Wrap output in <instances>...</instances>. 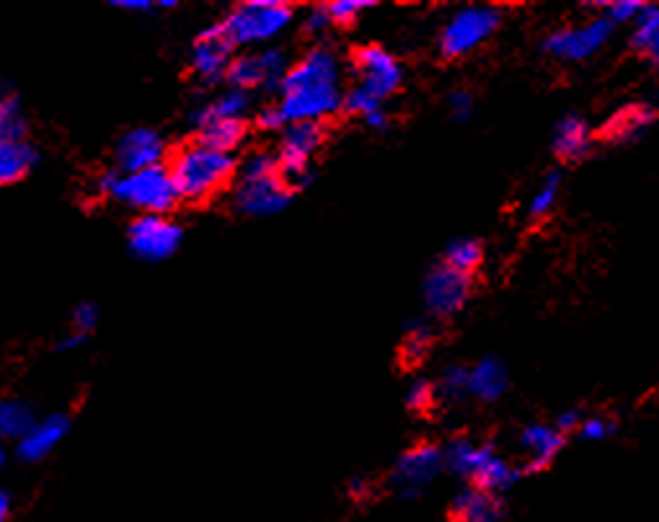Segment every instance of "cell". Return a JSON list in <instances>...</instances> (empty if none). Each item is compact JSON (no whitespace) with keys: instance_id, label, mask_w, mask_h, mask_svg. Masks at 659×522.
Masks as SVG:
<instances>
[{"instance_id":"obj_36","label":"cell","mask_w":659,"mask_h":522,"mask_svg":"<svg viewBox=\"0 0 659 522\" xmlns=\"http://www.w3.org/2000/svg\"><path fill=\"white\" fill-rule=\"evenodd\" d=\"M404 398H406V406H409L411 411H417V414H422V411H429L437 401L435 383H429V380H424V378L411 380L409 388H406Z\"/></svg>"},{"instance_id":"obj_39","label":"cell","mask_w":659,"mask_h":522,"mask_svg":"<svg viewBox=\"0 0 659 522\" xmlns=\"http://www.w3.org/2000/svg\"><path fill=\"white\" fill-rule=\"evenodd\" d=\"M603 8L608 11L605 19L610 24H628V21H636L644 3H639V0H613V3H603Z\"/></svg>"},{"instance_id":"obj_28","label":"cell","mask_w":659,"mask_h":522,"mask_svg":"<svg viewBox=\"0 0 659 522\" xmlns=\"http://www.w3.org/2000/svg\"><path fill=\"white\" fill-rule=\"evenodd\" d=\"M654 119H657V112L652 106H628V109H623L621 114L610 119L608 132L610 137L623 140V143H634V140L647 135Z\"/></svg>"},{"instance_id":"obj_31","label":"cell","mask_w":659,"mask_h":522,"mask_svg":"<svg viewBox=\"0 0 659 522\" xmlns=\"http://www.w3.org/2000/svg\"><path fill=\"white\" fill-rule=\"evenodd\" d=\"M559 192H561V174L559 171H551L541 179V184L535 187V192L530 194L528 202V215L535 220L546 218L548 212L554 210L556 202H559Z\"/></svg>"},{"instance_id":"obj_38","label":"cell","mask_w":659,"mask_h":522,"mask_svg":"<svg viewBox=\"0 0 659 522\" xmlns=\"http://www.w3.org/2000/svg\"><path fill=\"white\" fill-rule=\"evenodd\" d=\"M96 326H99V305L91 303V300H81V303L70 311V331H78V334L88 336Z\"/></svg>"},{"instance_id":"obj_18","label":"cell","mask_w":659,"mask_h":522,"mask_svg":"<svg viewBox=\"0 0 659 522\" xmlns=\"http://www.w3.org/2000/svg\"><path fill=\"white\" fill-rule=\"evenodd\" d=\"M520 448H523L525 460H528V468L533 471H541L546 468L556 455L564 448V435L554 424H528V427L520 432Z\"/></svg>"},{"instance_id":"obj_1","label":"cell","mask_w":659,"mask_h":522,"mask_svg":"<svg viewBox=\"0 0 659 522\" xmlns=\"http://www.w3.org/2000/svg\"><path fill=\"white\" fill-rule=\"evenodd\" d=\"M277 91L280 101L274 106L285 119V125H298V122L324 125V119L334 117L344 104L339 57L326 47H313L303 60L287 68Z\"/></svg>"},{"instance_id":"obj_12","label":"cell","mask_w":659,"mask_h":522,"mask_svg":"<svg viewBox=\"0 0 659 522\" xmlns=\"http://www.w3.org/2000/svg\"><path fill=\"white\" fill-rule=\"evenodd\" d=\"M422 298L432 316H455L463 311V305L471 298V277L440 264V267L429 269V274L424 277Z\"/></svg>"},{"instance_id":"obj_19","label":"cell","mask_w":659,"mask_h":522,"mask_svg":"<svg viewBox=\"0 0 659 522\" xmlns=\"http://www.w3.org/2000/svg\"><path fill=\"white\" fill-rule=\"evenodd\" d=\"M453 520L455 522H499L502 520V502L492 491L479 489V486H468L458 497L453 499Z\"/></svg>"},{"instance_id":"obj_17","label":"cell","mask_w":659,"mask_h":522,"mask_svg":"<svg viewBox=\"0 0 659 522\" xmlns=\"http://www.w3.org/2000/svg\"><path fill=\"white\" fill-rule=\"evenodd\" d=\"M42 163V150L32 137L0 135V189L16 187L37 171Z\"/></svg>"},{"instance_id":"obj_3","label":"cell","mask_w":659,"mask_h":522,"mask_svg":"<svg viewBox=\"0 0 659 522\" xmlns=\"http://www.w3.org/2000/svg\"><path fill=\"white\" fill-rule=\"evenodd\" d=\"M96 187L101 197L112 199L137 215H168L181 202L166 163L135 174H119L112 168L99 176Z\"/></svg>"},{"instance_id":"obj_30","label":"cell","mask_w":659,"mask_h":522,"mask_svg":"<svg viewBox=\"0 0 659 522\" xmlns=\"http://www.w3.org/2000/svg\"><path fill=\"white\" fill-rule=\"evenodd\" d=\"M481 261H484V246L476 238H458L445 251V267L466 274V277H471L481 267Z\"/></svg>"},{"instance_id":"obj_40","label":"cell","mask_w":659,"mask_h":522,"mask_svg":"<svg viewBox=\"0 0 659 522\" xmlns=\"http://www.w3.org/2000/svg\"><path fill=\"white\" fill-rule=\"evenodd\" d=\"M616 432V422H610L605 417H590L577 427V435L587 442H600Z\"/></svg>"},{"instance_id":"obj_29","label":"cell","mask_w":659,"mask_h":522,"mask_svg":"<svg viewBox=\"0 0 659 522\" xmlns=\"http://www.w3.org/2000/svg\"><path fill=\"white\" fill-rule=\"evenodd\" d=\"M631 44L641 57H647L649 63L659 60V11L652 3H644L641 13L636 16Z\"/></svg>"},{"instance_id":"obj_5","label":"cell","mask_w":659,"mask_h":522,"mask_svg":"<svg viewBox=\"0 0 659 522\" xmlns=\"http://www.w3.org/2000/svg\"><path fill=\"white\" fill-rule=\"evenodd\" d=\"M324 140V125H316V122H298V125H287L285 130H282L277 161H280V174L287 187L303 189L311 184V161L316 158L318 150H321Z\"/></svg>"},{"instance_id":"obj_45","label":"cell","mask_w":659,"mask_h":522,"mask_svg":"<svg viewBox=\"0 0 659 522\" xmlns=\"http://www.w3.org/2000/svg\"><path fill=\"white\" fill-rule=\"evenodd\" d=\"M582 424V411L579 409H569V411H561V417L556 419L554 427L559 429L561 435H569V432H577V427Z\"/></svg>"},{"instance_id":"obj_44","label":"cell","mask_w":659,"mask_h":522,"mask_svg":"<svg viewBox=\"0 0 659 522\" xmlns=\"http://www.w3.org/2000/svg\"><path fill=\"white\" fill-rule=\"evenodd\" d=\"M112 8L125 13H153L158 11V0H114Z\"/></svg>"},{"instance_id":"obj_4","label":"cell","mask_w":659,"mask_h":522,"mask_svg":"<svg viewBox=\"0 0 659 522\" xmlns=\"http://www.w3.org/2000/svg\"><path fill=\"white\" fill-rule=\"evenodd\" d=\"M295 11L282 0H246L220 21L233 47H256L280 37L293 24Z\"/></svg>"},{"instance_id":"obj_43","label":"cell","mask_w":659,"mask_h":522,"mask_svg":"<svg viewBox=\"0 0 659 522\" xmlns=\"http://www.w3.org/2000/svg\"><path fill=\"white\" fill-rule=\"evenodd\" d=\"M256 125L262 127V130L267 132H274V130H285V119H282V114L277 112V106H264L262 112H259V117H256Z\"/></svg>"},{"instance_id":"obj_21","label":"cell","mask_w":659,"mask_h":522,"mask_svg":"<svg viewBox=\"0 0 659 522\" xmlns=\"http://www.w3.org/2000/svg\"><path fill=\"white\" fill-rule=\"evenodd\" d=\"M592 148V132L579 114H566L554 127V153L564 161H579Z\"/></svg>"},{"instance_id":"obj_2","label":"cell","mask_w":659,"mask_h":522,"mask_svg":"<svg viewBox=\"0 0 659 522\" xmlns=\"http://www.w3.org/2000/svg\"><path fill=\"white\" fill-rule=\"evenodd\" d=\"M166 166L168 171H171V179H174L179 199L192 202V205L207 202V199L223 192V189L231 184L233 174H236V161H233V156L210 150L207 145L197 143V140L174 150V153L168 156Z\"/></svg>"},{"instance_id":"obj_6","label":"cell","mask_w":659,"mask_h":522,"mask_svg":"<svg viewBox=\"0 0 659 522\" xmlns=\"http://www.w3.org/2000/svg\"><path fill=\"white\" fill-rule=\"evenodd\" d=\"M502 24V11L492 6H466L461 11H455L448 19V24L442 26L440 34V52L448 60H458V57L471 55L473 50H479L486 39L492 37Z\"/></svg>"},{"instance_id":"obj_46","label":"cell","mask_w":659,"mask_h":522,"mask_svg":"<svg viewBox=\"0 0 659 522\" xmlns=\"http://www.w3.org/2000/svg\"><path fill=\"white\" fill-rule=\"evenodd\" d=\"M86 339H88V336L78 334V331H68V334H63L60 339H57L55 349H57V352H75V349L86 344Z\"/></svg>"},{"instance_id":"obj_47","label":"cell","mask_w":659,"mask_h":522,"mask_svg":"<svg viewBox=\"0 0 659 522\" xmlns=\"http://www.w3.org/2000/svg\"><path fill=\"white\" fill-rule=\"evenodd\" d=\"M13 515V494L0 486V522H8Z\"/></svg>"},{"instance_id":"obj_7","label":"cell","mask_w":659,"mask_h":522,"mask_svg":"<svg viewBox=\"0 0 659 522\" xmlns=\"http://www.w3.org/2000/svg\"><path fill=\"white\" fill-rule=\"evenodd\" d=\"M184 230L168 215H137L127 225V249L145 264H161L181 249Z\"/></svg>"},{"instance_id":"obj_32","label":"cell","mask_w":659,"mask_h":522,"mask_svg":"<svg viewBox=\"0 0 659 522\" xmlns=\"http://www.w3.org/2000/svg\"><path fill=\"white\" fill-rule=\"evenodd\" d=\"M435 393H437V398H442V401H450V404H455V401H463V398L468 396V367H461V365L445 367L440 375V380H437Z\"/></svg>"},{"instance_id":"obj_11","label":"cell","mask_w":659,"mask_h":522,"mask_svg":"<svg viewBox=\"0 0 659 522\" xmlns=\"http://www.w3.org/2000/svg\"><path fill=\"white\" fill-rule=\"evenodd\" d=\"M610 34H613V24L600 16L582 26H566L554 32L546 39V52L564 63H579L595 55L597 50H603Z\"/></svg>"},{"instance_id":"obj_14","label":"cell","mask_w":659,"mask_h":522,"mask_svg":"<svg viewBox=\"0 0 659 522\" xmlns=\"http://www.w3.org/2000/svg\"><path fill=\"white\" fill-rule=\"evenodd\" d=\"M442 466H445L442 450L432 442H422V445L406 450L398 458L396 471H393V484L398 486L404 497H417L424 486H429L440 476Z\"/></svg>"},{"instance_id":"obj_25","label":"cell","mask_w":659,"mask_h":522,"mask_svg":"<svg viewBox=\"0 0 659 522\" xmlns=\"http://www.w3.org/2000/svg\"><path fill=\"white\" fill-rule=\"evenodd\" d=\"M0 135L32 137L29 135V114L21 94L11 83H0Z\"/></svg>"},{"instance_id":"obj_33","label":"cell","mask_w":659,"mask_h":522,"mask_svg":"<svg viewBox=\"0 0 659 522\" xmlns=\"http://www.w3.org/2000/svg\"><path fill=\"white\" fill-rule=\"evenodd\" d=\"M429 347H432V331H429V326H411L404 344H401V357H404L406 365H419L429 355Z\"/></svg>"},{"instance_id":"obj_48","label":"cell","mask_w":659,"mask_h":522,"mask_svg":"<svg viewBox=\"0 0 659 522\" xmlns=\"http://www.w3.org/2000/svg\"><path fill=\"white\" fill-rule=\"evenodd\" d=\"M8 460V450H6V442L0 440V466Z\"/></svg>"},{"instance_id":"obj_41","label":"cell","mask_w":659,"mask_h":522,"mask_svg":"<svg viewBox=\"0 0 659 522\" xmlns=\"http://www.w3.org/2000/svg\"><path fill=\"white\" fill-rule=\"evenodd\" d=\"M450 114H453L455 122H468L473 117V109H476V101L468 91H453L448 99Z\"/></svg>"},{"instance_id":"obj_9","label":"cell","mask_w":659,"mask_h":522,"mask_svg":"<svg viewBox=\"0 0 659 522\" xmlns=\"http://www.w3.org/2000/svg\"><path fill=\"white\" fill-rule=\"evenodd\" d=\"M355 73L360 78L357 86L365 88L367 94L375 99L386 101L393 96L404 83V68L396 57L388 50L378 47V44H367L355 52Z\"/></svg>"},{"instance_id":"obj_22","label":"cell","mask_w":659,"mask_h":522,"mask_svg":"<svg viewBox=\"0 0 659 522\" xmlns=\"http://www.w3.org/2000/svg\"><path fill=\"white\" fill-rule=\"evenodd\" d=\"M249 112V94L236 91V88H228L225 94L215 96L212 101H202L189 112V122L194 125V130L205 127L212 119H243Z\"/></svg>"},{"instance_id":"obj_15","label":"cell","mask_w":659,"mask_h":522,"mask_svg":"<svg viewBox=\"0 0 659 522\" xmlns=\"http://www.w3.org/2000/svg\"><path fill=\"white\" fill-rule=\"evenodd\" d=\"M70 432V417L65 411H50L44 417L34 419V424L24 432L21 440L13 442V453L24 463H42L50 458Z\"/></svg>"},{"instance_id":"obj_24","label":"cell","mask_w":659,"mask_h":522,"mask_svg":"<svg viewBox=\"0 0 659 522\" xmlns=\"http://www.w3.org/2000/svg\"><path fill=\"white\" fill-rule=\"evenodd\" d=\"M246 140V122L243 119H212L197 130V143L218 150L225 156H233V150L241 148Z\"/></svg>"},{"instance_id":"obj_8","label":"cell","mask_w":659,"mask_h":522,"mask_svg":"<svg viewBox=\"0 0 659 522\" xmlns=\"http://www.w3.org/2000/svg\"><path fill=\"white\" fill-rule=\"evenodd\" d=\"M168 158L166 137L156 127H132L114 143V171L135 174L145 168L163 166Z\"/></svg>"},{"instance_id":"obj_26","label":"cell","mask_w":659,"mask_h":522,"mask_svg":"<svg viewBox=\"0 0 659 522\" xmlns=\"http://www.w3.org/2000/svg\"><path fill=\"white\" fill-rule=\"evenodd\" d=\"M37 414L34 406L24 398L6 396L0 398V440L3 442H16L24 437V432L34 424Z\"/></svg>"},{"instance_id":"obj_13","label":"cell","mask_w":659,"mask_h":522,"mask_svg":"<svg viewBox=\"0 0 659 522\" xmlns=\"http://www.w3.org/2000/svg\"><path fill=\"white\" fill-rule=\"evenodd\" d=\"M285 73V55L280 50H262L233 57L231 68L225 73V81L231 83V88H236V91L249 94L254 88H277Z\"/></svg>"},{"instance_id":"obj_37","label":"cell","mask_w":659,"mask_h":522,"mask_svg":"<svg viewBox=\"0 0 659 522\" xmlns=\"http://www.w3.org/2000/svg\"><path fill=\"white\" fill-rule=\"evenodd\" d=\"M342 109H347L349 114H357V117L367 119L370 114H375V112H380V109H383V101L367 94L365 88L355 86V88H349L347 94H344Z\"/></svg>"},{"instance_id":"obj_35","label":"cell","mask_w":659,"mask_h":522,"mask_svg":"<svg viewBox=\"0 0 659 522\" xmlns=\"http://www.w3.org/2000/svg\"><path fill=\"white\" fill-rule=\"evenodd\" d=\"M370 8H373L370 0H334V3H326L324 11L331 26H349L360 19L362 11H370Z\"/></svg>"},{"instance_id":"obj_10","label":"cell","mask_w":659,"mask_h":522,"mask_svg":"<svg viewBox=\"0 0 659 522\" xmlns=\"http://www.w3.org/2000/svg\"><path fill=\"white\" fill-rule=\"evenodd\" d=\"M293 199V189L287 187L282 174L264 179H238L233 192V205L249 218H272L280 215Z\"/></svg>"},{"instance_id":"obj_34","label":"cell","mask_w":659,"mask_h":522,"mask_svg":"<svg viewBox=\"0 0 659 522\" xmlns=\"http://www.w3.org/2000/svg\"><path fill=\"white\" fill-rule=\"evenodd\" d=\"M280 174V161L267 150H256L238 166V179H264V176Z\"/></svg>"},{"instance_id":"obj_27","label":"cell","mask_w":659,"mask_h":522,"mask_svg":"<svg viewBox=\"0 0 659 522\" xmlns=\"http://www.w3.org/2000/svg\"><path fill=\"white\" fill-rule=\"evenodd\" d=\"M520 468H515L507 458L492 453L484 460V466L479 468V473L473 476V486L479 489L492 491V494H502V491H510L512 486L520 481Z\"/></svg>"},{"instance_id":"obj_23","label":"cell","mask_w":659,"mask_h":522,"mask_svg":"<svg viewBox=\"0 0 659 522\" xmlns=\"http://www.w3.org/2000/svg\"><path fill=\"white\" fill-rule=\"evenodd\" d=\"M494 453L492 445H481V442H473L461 437V440H453L448 445V450H442L445 455V466L453 473L463 476V479H473L479 468L484 466V460Z\"/></svg>"},{"instance_id":"obj_20","label":"cell","mask_w":659,"mask_h":522,"mask_svg":"<svg viewBox=\"0 0 659 522\" xmlns=\"http://www.w3.org/2000/svg\"><path fill=\"white\" fill-rule=\"evenodd\" d=\"M507 383H510V375L499 357H484L468 367V396L486 401V404L497 401L507 391Z\"/></svg>"},{"instance_id":"obj_42","label":"cell","mask_w":659,"mask_h":522,"mask_svg":"<svg viewBox=\"0 0 659 522\" xmlns=\"http://www.w3.org/2000/svg\"><path fill=\"white\" fill-rule=\"evenodd\" d=\"M329 29H331V21L329 16H326L324 6L308 11V16H305V32L313 34V37H321V34H326Z\"/></svg>"},{"instance_id":"obj_16","label":"cell","mask_w":659,"mask_h":522,"mask_svg":"<svg viewBox=\"0 0 659 522\" xmlns=\"http://www.w3.org/2000/svg\"><path fill=\"white\" fill-rule=\"evenodd\" d=\"M233 50L236 47L231 44V39L225 37L223 26H207L205 32H199V37L194 39L192 73L205 83L223 81L233 63Z\"/></svg>"}]
</instances>
